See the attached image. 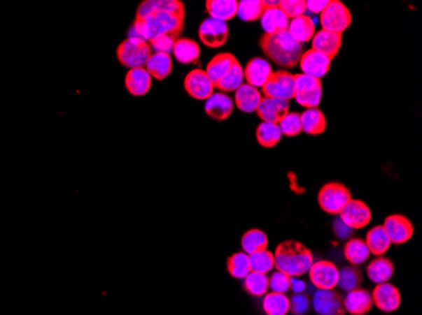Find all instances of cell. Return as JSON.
Returning a JSON list of instances; mask_svg holds the SVG:
<instances>
[{
  "mask_svg": "<svg viewBox=\"0 0 422 315\" xmlns=\"http://www.w3.org/2000/svg\"><path fill=\"white\" fill-rule=\"evenodd\" d=\"M185 24V6L178 0H144L136 10L129 37L150 43L160 37L178 38Z\"/></svg>",
  "mask_w": 422,
  "mask_h": 315,
  "instance_id": "obj_1",
  "label": "cell"
},
{
  "mask_svg": "<svg viewBox=\"0 0 422 315\" xmlns=\"http://www.w3.org/2000/svg\"><path fill=\"white\" fill-rule=\"evenodd\" d=\"M273 256L274 268L290 277H302L314 264L311 251L295 240L281 242Z\"/></svg>",
  "mask_w": 422,
  "mask_h": 315,
  "instance_id": "obj_2",
  "label": "cell"
},
{
  "mask_svg": "<svg viewBox=\"0 0 422 315\" xmlns=\"http://www.w3.org/2000/svg\"><path fill=\"white\" fill-rule=\"evenodd\" d=\"M260 45L273 64L285 68H293L299 65L300 58L304 53L302 45L297 43L288 32L263 34Z\"/></svg>",
  "mask_w": 422,
  "mask_h": 315,
  "instance_id": "obj_3",
  "label": "cell"
},
{
  "mask_svg": "<svg viewBox=\"0 0 422 315\" xmlns=\"http://www.w3.org/2000/svg\"><path fill=\"white\" fill-rule=\"evenodd\" d=\"M152 54L150 43L138 37H128L118 45L117 58L120 65L128 68L146 67Z\"/></svg>",
  "mask_w": 422,
  "mask_h": 315,
  "instance_id": "obj_4",
  "label": "cell"
},
{
  "mask_svg": "<svg viewBox=\"0 0 422 315\" xmlns=\"http://www.w3.org/2000/svg\"><path fill=\"white\" fill-rule=\"evenodd\" d=\"M351 191L346 186L337 182L326 183L318 192V200L320 208L329 214H339L351 202Z\"/></svg>",
  "mask_w": 422,
  "mask_h": 315,
  "instance_id": "obj_5",
  "label": "cell"
},
{
  "mask_svg": "<svg viewBox=\"0 0 422 315\" xmlns=\"http://www.w3.org/2000/svg\"><path fill=\"white\" fill-rule=\"evenodd\" d=\"M351 13L344 3L329 0L328 7L320 14V23L324 31L343 34L351 24Z\"/></svg>",
  "mask_w": 422,
  "mask_h": 315,
  "instance_id": "obj_6",
  "label": "cell"
},
{
  "mask_svg": "<svg viewBox=\"0 0 422 315\" xmlns=\"http://www.w3.org/2000/svg\"><path fill=\"white\" fill-rule=\"evenodd\" d=\"M295 100L306 109L318 108L323 97L321 80L306 76L304 73L295 75Z\"/></svg>",
  "mask_w": 422,
  "mask_h": 315,
  "instance_id": "obj_7",
  "label": "cell"
},
{
  "mask_svg": "<svg viewBox=\"0 0 422 315\" xmlns=\"http://www.w3.org/2000/svg\"><path fill=\"white\" fill-rule=\"evenodd\" d=\"M262 91L266 97L290 101L291 98H295V75L287 71L272 72L266 85L262 87Z\"/></svg>",
  "mask_w": 422,
  "mask_h": 315,
  "instance_id": "obj_8",
  "label": "cell"
},
{
  "mask_svg": "<svg viewBox=\"0 0 422 315\" xmlns=\"http://www.w3.org/2000/svg\"><path fill=\"white\" fill-rule=\"evenodd\" d=\"M309 277L312 285L318 290H334L338 286L339 269L330 261L321 260L311 265Z\"/></svg>",
  "mask_w": 422,
  "mask_h": 315,
  "instance_id": "obj_9",
  "label": "cell"
},
{
  "mask_svg": "<svg viewBox=\"0 0 422 315\" xmlns=\"http://www.w3.org/2000/svg\"><path fill=\"white\" fill-rule=\"evenodd\" d=\"M229 37V28L225 22L206 18L199 27V38L209 48H219L225 45Z\"/></svg>",
  "mask_w": 422,
  "mask_h": 315,
  "instance_id": "obj_10",
  "label": "cell"
},
{
  "mask_svg": "<svg viewBox=\"0 0 422 315\" xmlns=\"http://www.w3.org/2000/svg\"><path fill=\"white\" fill-rule=\"evenodd\" d=\"M185 90L195 100H208L214 94V84L209 78L205 70L195 68L185 78Z\"/></svg>",
  "mask_w": 422,
  "mask_h": 315,
  "instance_id": "obj_11",
  "label": "cell"
},
{
  "mask_svg": "<svg viewBox=\"0 0 422 315\" xmlns=\"http://www.w3.org/2000/svg\"><path fill=\"white\" fill-rule=\"evenodd\" d=\"M299 64L304 75L321 80L330 70L332 59L311 48L302 53Z\"/></svg>",
  "mask_w": 422,
  "mask_h": 315,
  "instance_id": "obj_12",
  "label": "cell"
},
{
  "mask_svg": "<svg viewBox=\"0 0 422 315\" xmlns=\"http://www.w3.org/2000/svg\"><path fill=\"white\" fill-rule=\"evenodd\" d=\"M384 231L388 235L391 244H401L409 241L415 228L412 222L403 214H391L384 219Z\"/></svg>",
  "mask_w": 422,
  "mask_h": 315,
  "instance_id": "obj_13",
  "label": "cell"
},
{
  "mask_svg": "<svg viewBox=\"0 0 422 315\" xmlns=\"http://www.w3.org/2000/svg\"><path fill=\"white\" fill-rule=\"evenodd\" d=\"M339 219L351 230H359L368 225L372 219L370 207L363 200H351V202L339 213Z\"/></svg>",
  "mask_w": 422,
  "mask_h": 315,
  "instance_id": "obj_14",
  "label": "cell"
},
{
  "mask_svg": "<svg viewBox=\"0 0 422 315\" xmlns=\"http://www.w3.org/2000/svg\"><path fill=\"white\" fill-rule=\"evenodd\" d=\"M314 309L321 315H345L344 298L335 290H318L314 295Z\"/></svg>",
  "mask_w": 422,
  "mask_h": 315,
  "instance_id": "obj_15",
  "label": "cell"
},
{
  "mask_svg": "<svg viewBox=\"0 0 422 315\" xmlns=\"http://www.w3.org/2000/svg\"><path fill=\"white\" fill-rule=\"evenodd\" d=\"M260 24L266 34L287 32L290 20L279 7V1H266V9L260 17Z\"/></svg>",
  "mask_w": 422,
  "mask_h": 315,
  "instance_id": "obj_16",
  "label": "cell"
},
{
  "mask_svg": "<svg viewBox=\"0 0 422 315\" xmlns=\"http://www.w3.org/2000/svg\"><path fill=\"white\" fill-rule=\"evenodd\" d=\"M370 295L374 305L384 313H392L401 305V294L392 284H378Z\"/></svg>",
  "mask_w": 422,
  "mask_h": 315,
  "instance_id": "obj_17",
  "label": "cell"
},
{
  "mask_svg": "<svg viewBox=\"0 0 422 315\" xmlns=\"http://www.w3.org/2000/svg\"><path fill=\"white\" fill-rule=\"evenodd\" d=\"M255 112L263 122L279 124V122L290 112V101L263 96Z\"/></svg>",
  "mask_w": 422,
  "mask_h": 315,
  "instance_id": "obj_18",
  "label": "cell"
},
{
  "mask_svg": "<svg viewBox=\"0 0 422 315\" xmlns=\"http://www.w3.org/2000/svg\"><path fill=\"white\" fill-rule=\"evenodd\" d=\"M243 72L247 84L257 89V87H263L266 85L273 71L272 67L267 59L254 57L248 61Z\"/></svg>",
  "mask_w": 422,
  "mask_h": 315,
  "instance_id": "obj_19",
  "label": "cell"
},
{
  "mask_svg": "<svg viewBox=\"0 0 422 315\" xmlns=\"http://www.w3.org/2000/svg\"><path fill=\"white\" fill-rule=\"evenodd\" d=\"M233 98L224 92H214L205 100V112L216 122H224L233 114Z\"/></svg>",
  "mask_w": 422,
  "mask_h": 315,
  "instance_id": "obj_20",
  "label": "cell"
},
{
  "mask_svg": "<svg viewBox=\"0 0 422 315\" xmlns=\"http://www.w3.org/2000/svg\"><path fill=\"white\" fill-rule=\"evenodd\" d=\"M312 41V50L323 53L325 56L334 59L337 57L342 45H343V36L338 33L329 32V31H318L315 33Z\"/></svg>",
  "mask_w": 422,
  "mask_h": 315,
  "instance_id": "obj_21",
  "label": "cell"
},
{
  "mask_svg": "<svg viewBox=\"0 0 422 315\" xmlns=\"http://www.w3.org/2000/svg\"><path fill=\"white\" fill-rule=\"evenodd\" d=\"M125 87L132 96H144L152 87V78L144 67L130 68L125 76Z\"/></svg>",
  "mask_w": 422,
  "mask_h": 315,
  "instance_id": "obj_22",
  "label": "cell"
},
{
  "mask_svg": "<svg viewBox=\"0 0 422 315\" xmlns=\"http://www.w3.org/2000/svg\"><path fill=\"white\" fill-rule=\"evenodd\" d=\"M345 312L351 315H365L373 308V300L370 291L365 289L351 290L344 299Z\"/></svg>",
  "mask_w": 422,
  "mask_h": 315,
  "instance_id": "obj_23",
  "label": "cell"
},
{
  "mask_svg": "<svg viewBox=\"0 0 422 315\" xmlns=\"http://www.w3.org/2000/svg\"><path fill=\"white\" fill-rule=\"evenodd\" d=\"M200 53H202L200 45L194 39L177 38L172 48L174 57L182 65L197 64Z\"/></svg>",
  "mask_w": 422,
  "mask_h": 315,
  "instance_id": "obj_24",
  "label": "cell"
},
{
  "mask_svg": "<svg viewBox=\"0 0 422 315\" xmlns=\"http://www.w3.org/2000/svg\"><path fill=\"white\" fill-rule=\"evenodd\" d=\"M237 61L238 59L235 58V56L232 53H229V52L219 53L209 61L205 72H206L209 78L211 80V82L214 84V87L215 85L218 84L221 78L227 75Z\"/></svg>",
  "mask_w": 422,
  "mask_h": 315,
  "instance_id": "obj_25",
  "label": "cell"
},
{
  "mask_svg": "<svg viewBox=\"0 0 422 315\" xmlns=\"http://www.w3.org/2000/svg\"><path fill=\"white\" fill-rule=\"evenodd\" d=\"M262 97L263 96L258 89H255L251 85L243 84L238 90L235 91L234 106H237L243 112L251 114L257 110Z\"/></svg>",
  "mask_w": 422,
  "mask_h": 315,
  "instance_id": "obj_26",
  "label": "cell"
},
{
  "mask_svg": "<svg viewBox=\"0 0 422 315\" xmlns=\"http://www.w3.org/2000/svg\"><path fill=\"white\" fill-rule=\"evenodd\" d=\"M287 32L297 43L304 45L306 42H309V41L314 38V36H315V23H314L311 17L304 14V15H300L297 18L290 20Z\"/></svg>",
  "mask_w": 422,
  "mask_h": 315,
  "instance_id": "obj_27",
  "label": "cell"
},
{
  "mask_svg": "<svg viewBox=\"0 0 422 315\" xmlns=\"http://www.w3.org/2000/svg\"><path fill=\"white\" fill-rule=\"evenodd\" d=\"M144 68L150 73V78L161 81V80L169 78L172 72V68H174L172 57L169 53L155 52L150 54V59L147 61Z\"/></svg>",
  "mask_w": 422,
  "mask_h": 315,
  "instance_id": "obj_28",
  "label": "cell"
},
{
  "mask_svg": "<svg viewBox=\"0 0 422 315\" xmlns=\"http://www.w3.org/2000/svg\"><path fill=\"white\" fill-rule=\"evenodd\" d=\"M300 117L302 131L309 135H321L326 130V117L318 108L306 109L302 114H300Z\"/></svg>",
  "mask_w": 422,
  "mask_h": 315,
  "instance_id": "obj_29",
  "label": "cell"
},
{
  "mask_svg": "<svg viewBox=\"0 0 422 315\" xmlns=\"http://www.w3.org/2000/svg\"><path fill=\"white\" fill-rule=\"evenodd\" d=\"M206 12L210 18L225 22L233 20L237 17L238 1L237 0H208L206 1Z\"/></svg>",
  "mask_w": 422,
  "mask_h": 315,
  "instance_id": "obj_30",
  "label": "cell"
},
{
  "mask_svg": "<svg viewBox=\"0 0 422 315\" xmlns=\"http://www.w3.org/2000/svg\"><path fill=\"white\" fill-rule=\"evenodd\" d=\"M395 274V265L390 258L378 256L367 268V275L373 283H387Z\"/></svg>",
  "mask_w": 422,
  "mask_h": 315,
  "instance_id": "obj_31",
  "label": "cell"
},
{
  "mask_svg": "<svg viewBox=\"0 0 422 315\" xmlns=\"http://www.w3.org/2000/svg\"><path fill=\"white\" fill-rule=\"evenodd\" d=\"M365 244L370 249V254L374 256H382L391 246V240L388 235L384 231V226H376L367 233Z\"/></svg>",
  "mask_w": 422,
  "mask_h": 315,
  "instance_id": "obj_32",
  "label": "cell"
},
{
  "mask_svg": "<svg viewBox=\"0 0 422 315\" xmlns=\"http://www.w3.org/2000/svg\"><path fill=\"white\" fill-rule=\"evenodd\" d=\"M344 256L353 266H358L370 258V249L362 238H351L345 244Z\"/></svg>",
  "mask_w": 422,
  "mask_h": 315,
  "instance_id": "obj_33",
  "label": "cell"
},
{
  "mask_svg": "<svg viewBox=\"0 0 422 315\" xmlns=\"http://www.w3.org/2000/svg\"><path fill=\"white\" fill-rule=\"evenodd\" d=\"M268 246V238L263 231L258 228H253L246 232L241 237V247L243 252L247 255H253L260 251H266Z\"/></svg>",
  "mask_w": 422,
  "mask_h": 315,
  "instance_id": "obj_34",
  "label": "cell"
},
{
  "mask_svg": "<svg viewBox=\"0 0 422 315\" xmlns=\"http://www.w3.org/2000/svg\"><path fill=\"white\" fill-rule=\"evenodd\" d=\"M255 136H257V140L260 142V147L273 148L281 140L282 133L279 129V124L262 122V124H260L257 128Z\"/></svg>",
  "mask_w": 422,
  "mask_h": 315,
  "instance_id": "obj_35",
  "label": "cell"
},
{
  "mask_svg": "<svg viewBox=\"0 0 422 315\" xmlns=\"http://www.w3.org/2000/svg\"><path fill=\"white\" fill-rule=\"evenodd\" d=\"M244 80V72L241 64L237 61L234 64L233 67L229 70L227 75L221 78L218 84L215 85V87L220 92L227 94V92H235L243 85Z\"/></svg>",
  "mask_w": 422,
  "mask_h": 315,
  "instance_id": "obj_36",
  "label": "cell"
},
{
  "mask_svg": "<svg viewBox=\"0 0 422 315\" xmlns=\"http://www.w3.org/2000/svg\"><path fill=\"white\" fill-rule=\"evenodd\" d=\"M267 315H286L290 312V299L282 293H268L263 299Z\"/></svg>",
  "mask_w": 422,
  "mask_h": 315,
  "instance_id": "obj_37",
  "label": "cell"
},
{
  "mask_svg": "<svg viewBox=\"0 0 422 315\" xmlns=\"http://www.w3.org/2000/svg\"><path fill=\"white\" fill-rule=\"evenodd\" d=\"M266 9V0H241L238 1L237 15L244 22L260 20Z\"/></svg>",
  "mask_w": 422,
  "mask_h": 315,
  "instance_id": "obj_38",
  "label": "cell"
},
{
  "mask_svg": "<svg viewBox=\"0 0 422 315\" xmlns=\"http://www.w3.org/2000/svg\"><path fill=\"white\" fill-rule=\"evenodd\" d=\"M227 271L235 279H244L252 272L249 264V255L246 252H237L227 258Z\"/></svg>",
  "mask_w": 422,
  "mask_h": 315,
  "instance_id": "obj_39",
  "label": "cell"
},
{
  "mask_svg": "<svg viewBox=\"0 0 422 315\" xmlns=\"http://www.w3.org/2000/svg\"><path fill=\"white\" fill-rule=\"evenodd\" d=\"M243 288L247 291L249 295L263 296L266 295L268 290V277L266 274H260V272H251L247 277H244Z\"/></svg>",
  "mask_w": 422,
  "mask_h": 315,
  "instance_id": "obj_40",
  "label": "cell"
},
{
  "mask_svg": "<svg viewBox=\"0 0 422 315\" xmlns=\"http://www.w3.org/2000/svg\"><path fill=\"white\" fill-rule=\"evenodd\" d=\"M362 283V274L358 270L357 266H345L339 270L338 286L344 291H351L358 289Z\"/></svg>",
  "mask_w": 422,
  "mask_h": 315,
  "instance_id": "obj_41",
  "label": "cell"
},
{
  "mask_svg": "<svg viewBox=\"0 0 422 315\" xmlns=\"http://www.w3.org/2000/svg\"><path fill=\"white\" fill-rule=\"evenodd\" d=\"M249 264L253 272L267 274L274 268V256L269 251H260L253 255H249Z\"/></svg>",
  "mask_w": 422,
  "mask_h": 315,
  "instance_id": "obj_42",
  "label": "cell"
},
{
  "mask_svg": "<svg viewBox=\"0 0 422 315\" xmlns=\"http://www.w3.org/2000/svg\"><path fill=\"white\" fill-rule=\"evenodd\" d=\"M279 129L282 135L293 138V136L299 135L302 131L301 126V117L299 112H288L279 124Z\"/></svg>",
  "mask_w": 422,
  "mask_h": 315,
  "instance_id": "obj_43",
  "label": "cell"
},
{
  "mask_svg": "<svg viewBox=\"0 0 422 315\" xmlns=\"http://www.w3.org/2000/svg\"><path fill=\"white\" fill-rule=\"evenodd\" d=\"M279 7L291 20L306 13V0H281Z\"/></svg>",
  "mask_w": 422,
  "mask_h": 315,
  "instance_id": "obj_44",
  "label": "cell"
},
{
  "mask_svg": "<svg viewBox=\"0 0 422 315\" xmlns=\"http://www.w3.org/2000/svg\"><path fill=\"white\" fill-rule=\"evenodd\" d=\"M268 286L272 289L273 293L285 294L291 289V277L276 271L271 277H268Z\"/></svg>",
  "mask_w": 422,
  "mask_h": 315,
  "instance_id": "obj_45",
  "label": "cell"
},
{
  "mask_svg": "<svg viewBox=\"0 0 422 315\" xmlns=\"http://www.w3.org/2000/svg\"><path fill=\"white\" fill-rule=\"evenodd\" d=\"M310 302L309 298L302 294H296L290 300V312L295 315H304L309 310Z\"/></svg>",
  "mask_w": 422,
  "mask_h": 315,
  "instance_id": "obj_46",
  "label": "cell"
},
{
  "mask_svg": "<svg viewBox=\"0 0 422 315\" xmlns=\"http://www.w3.org/2000/svg\"><path fill=\"white\" fill-rule=\"evenodd\" d=\"M329 0H306V12L312 14H321L328 7Z\"/></svg>",
  "mask_w": 422,
  "mask_h": 315,
  "instance_id": "obj_47",
  "label": "cell"
},
{
  "mask_svg": "<svg viewBox=\"0 0 422 315\" xmlns=\"http://www.w3.org/2000/svg\"><path fill=\"white\" fill-rule=\"evenodd\" d=\"M334 230H335V233L338 235V237L340 238H346L349 237V235H351V228H349L348 226H345L340 219H337L335 222H334Z\"/></svg>",
  "mask_w": 422,
  "mask_h": 315,
  "instance_id": "obj_48",
  "label": "cell"
},
{
  "mask_svg": "<svg viewBox=\"0 0 422 315\" xmlns=\"http://www.w3.org/2000/svg\"><path fill=\"white\" fill-rule=\"evenodd\" d=\"M291 286H296L295 290L297 291V294H299L300 291L305 289V284L302 283V281H295V280H293V277H291Z\"/></svg>",
  "mask_w": 422,
  "mask_h": 315,
  "instance_id": "obj_49",
  "label": "cell"
}]
</instances>
